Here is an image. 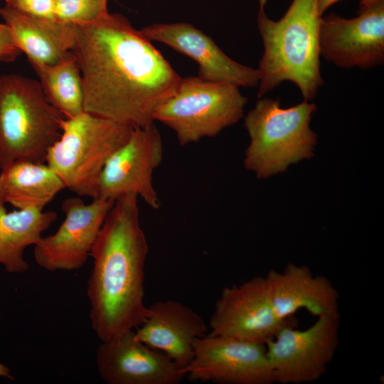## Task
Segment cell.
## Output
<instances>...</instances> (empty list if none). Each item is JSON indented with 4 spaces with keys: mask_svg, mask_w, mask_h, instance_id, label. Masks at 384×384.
I'll use <instances>...</instances> for the list:
<instances>
[{
    "mask_svg": "<svg viewBox=\"0 0 384 384\" xmlns=\"http://www.w3.org/2000/svg\"><path fill=\"white\" fill-rule=\"evenodd\" d=\"M341 0H316L317 7L321 16L332 5Z\"/></svg>",
    "mask_w": 384,
    "mask_h": 384,
    "instance_id": "25",
    "label": "cell"
},
{
    "mask_svg": "<svg viewBox=\"0 0 384 384\" xmlns=\"http://www.w3.org/2000/svg\"><path fill=\"white\" fill-rule=\"evenodd\" d=\"M208 331L203 319L193 310L168 299L149 306L146 321L134 332L140 341L164 353L185 370L193 358L195 340L207 335Z\"/></svg>",
    "mask_w": 384,
    "mask_h": 384,
    "instance_id": "16",
    "label": "cell"
},
{
    "mask_svg": "<svg viewBox=\"0 0 384 384\" xmlns=\"http://www.w3.org/2000/svg\"><path fill=\"white\" fill-rule=\"evenodd\" d=\"M293 316L279 319L273 308L265 277H255L225 287L215 302L210 335H221L265 344Z\"/></svg>",
    "mask_w": 384,
    "mask_h": 384,
    "instance_id": "13",
    "label": "cell"
},
{
    "mask_svg": "<svg viewBox=\"0 0 384 384\" xmlns=\"http://www.w3.org/2000/svg\"><path fill=\"white\" fill-rule=\"evenodd\" d=\"M316 110L309 101L283 108L279 100L262 98L244 118L250 137L244 165L265 178L314 156L316 134L310 127Z\"/></svg>",
    "mask_w": 384,
    "mask_h": 384,
    "instance_id": "5",
    "label": "cell"
},
{
    "mask_svg": "<svg viewBox=\"0 0 384 384\" xmlns=\"http://www.w3.org/2000/svg\"><path fill=\"white\" fill-rule=\"evenodd\" d=\"M265 278L274 310L281 319L293 316L301 309L317 317L339 314L336 289L327 277L314 275L307 266L289 263L283 271L272 270Z\"/></svg>",
    "mask_w": 384,
    "mask_h": 384,
    "instance_id": "17",
    "label": "cell"
},
{
    "mask_svg": "<svg viewBox=\"0 0 384 384\" xmlns=\"http://www.w3.org/2000/svg\"><path fill=\"white\" fill-rule=\"evenodd\" d=\"M267 0H259L257 23L264 51L257 69V97L290 81L304 100H312L324 84L320 68L319 29L322 16L316 0H292L284 16L271 19Z\"/></svg>",
    "mask_w": 384,
    "mask_h": 384,
    "instance_id": "3",
    "label": "cell"
},
{
    "mask_svg": "<svg viewBox=\"0 0 384 384\" xmlns=\"http://www.w3.org/2000/svg\"><path fill=\"white\" fill-rule=\"evenodd\" d=\"M65 117L48 102L39 81L0 75V169L18 161L46 162Z\"/></svg>",
    "mask_w": 384,
    "mask_h": 384,
    "instance_id": "4",
    "label": "cell"
},
{
    "mask_svg": "<svg viewBox=\"0 0 384 384\" xmlns=\"http://www.w3.org/2000/svg\"><path fill=\"white\" fill-rule=\"evenodd\" d=\"M0 377L6 378L10 380H14V378L11 375L10 369L0 362Z\"/></svg>",
    "mask_w": 384,
    "mask_h": 384,
    "instance_id": "26",
    "label": "cell"
},
{
    "mask_svg": "<svg viewBox=\"0 0 384 384\" xmlns=\"http://www.w3.org/2000/svg\"><path fill=\"white\" fill-rule=\"evenodd\" d=\"M320 54L343 68L370 69L384 63V1L359 9L351 18L322 16Z\"/></svg>",
    "mask_w": 384,
    "mask_h": 384,
    "instance_id": "12",
    "label": "cell"
},
{
    "mask_svg": "<svg viewBox=\"0 0 384 384\" xmlns=\"http://www.w3.org/2000/svg\"><path fill=\"white\" fill-rule=\"evenodd\" d=\"M1 170L0 201L18 210H43L66 188L44 162L18 160Z\"/></svg>",
    "mask_w": 384,
    "mask_h": 384,
    "instance_id": "19",
    "label": "cell"
},
{
    "mask_svg": "<svg viewBox=\"0 0 384 384\" xmlns=\"http://www.w3.org/2000/svg\"><path fill=\"white\" fill-rule=\"evenodd\" d=\"M163 155L162 138L154 123L134 128L128 140L107 161L98 181L97 198L115 201L134 193L152 209H159L153 175Z\"/></svg>",
    "mask_w": 384,
    "mask_h": 384,
    "instance_id": "9",
    "label": "cell"
},
{
    "mask_svg": "<svg viewBox=\"0 0 384 384\" xmlns=\"http://www.w3.org/2000/svg\"><path fill=\"white\" fill-rule=\"evenodd\" d=\"M57 218L53 210L7 212L5 203L0 201V265L6 272L22 274L28 271L29 265L23 258L25 249L34 246Z\"/></svg>",
    "mask_w": 384,
    "mask_h": 384,
    "instance_id": "20",
    "label": "cell"
},
{
    "mask_svg": "<svg viewBox=\"0 0 384 384\" xmlns=\"http://www.w3.org/2000/svg\"><path fill=\"white\" fill-rule=\"evenodd\" d=\"M75 25L73 49L80 70L84 111L139 128L181 77L140 31L119 14Z\"/></svg>",
    "mask_w": 384,
    "mask_h": 384,
    "instance_id": "1",
    "label": "cell"
},
{
    "mask_svg": "<svg viewBox=\"0 0 384 384\" xmlns=\"http://www.w3.org/2000/svg\"><path fill=\"white\" fill-rule=\"evenodd\" d=\"M6 6L28 16L55 19V0H5Z\"/></svg>",
    "mask_w": 384,
    "mask_h": 384,
    "instance_id": "23",
    "label": "cell"
},
{
    "mask_svg": "<svg viewBox=\"0 0 384 384\" xmlns=\"http://www.w3.org/2000/svg\"><path fill=\"white\" fill-rule=\"evenodd\" d=\"M133 129L85 111L65 118L61 135L48 149L46 162L70 191L97 198L107 161L128 140Z\"/></svg>",
    "mask_w": 384,
    "mask_h": 384,
    "instance_id": "6",
    "label": "cell"
},
{
    "mask_svg": "<svg viewBox=\"0 0 384 384\" xmlns=\"http://www.w3.org/2000/svg\"><path fill=\"white\" fill-rule=\"evenodd\" d=\"M96 366L108 384H177L186 376L185 370L166 355L140 341L134 330L101 341Z\"/></svg>",
    "mask_w": 384,
    "mask_h": 384,
    "instance_id": "14",
    "label": "cell"
},
{
    "mask_svg": "<svg viewBox=\"0 0 384 384\" xmlns=\"http://www.w3.org/2000/svg\"><path fill=\"white\" fill-rule=\"evenodd\" d=\"M138 198L129 193L114 201L90 252L87 295L91 327L101 341L135 330L148 316L144 279L149 247Z\"/></svg>",
    "mask_w": 384,
    "mask_h": 384,
    "instance_id": "2",
    "label": "cell"
},
{
    "mask_svg": "<svg viewBox=\"0 0 384 384\" xmlns=\"http://www.w3.org/2000/svg\"><path fill=\"white\" fill-rule=\"evenodd\" d=\"M108 0H55V20L80 24L107 14Z\"/></svg>",
    "mask_w": 384,
    "mask_h": 384,
    "instance_id": "22",
    "label": "cell"
},
{
    "mask_svg": "<svg viewBox=\"0 0 384 384\" xmlns=\"http://www.w3.org/2000/svg\"><path fill=\"white\" fill-rule=\"evenodd\" d=\"M22 52L16 45L9 27L0 23V63L14 60Z\"/></svg>",
    "mask_w": 384,
    "mask_h": 384,
    "instance_id": "24",
    "label": "cell"
},
{
    "mask_svg": "<svg viewBox=\"0 0 384 384\" xmlns=\"http://www.w3.org/2000/svg\"><path fill=\"white\" fill-rule=\"evenodd\" d=\"M0 16L9 27L17 47L29 62L54 65L75 46V25L55 19L36 18L0 6Z\"/></svg>",
    "mask_w": 384,
    "mask_h": 384,
    "instance_id": "18",
    "label": "cell"
},
{
    "mask_svg": "<svg viewBox=\"0 0 384 384\" xmlns=\"http://www.w3.org/2000/svg\"><path fill=\"white\" fill-rule=\"evenodd\" d=\"M140 31L149 41L165 44L195 60L198 65V76L204 80L239 87L258 85L257 68L235 61L210 36L188 23H154Z\"/></svg>",
    "mask_w": 384,
    "mask_h": 384,
    "instance_id": "15",
    "label": "cell"
},
{
    "mask_svg": "<svg viewBox=\"0 0 384 384\" xmlns=\"http://www.w3.org/2000/svg\"><path fill=\"white\" fill-rule=\"evenodd\" d=\"M30 63L47 100L65 119L84 112L80 70L73 51L54 65Z\"/></svg>",
    "mask_w": 384,
    "mask_h": 384,
    "instance_id": "21",
    "label": "cell"
},
{
    "mask_svg": "<svg viewBox=\"0 0 384 384\" xmlns=\"http://www.w3.org/2000/svg\"><path fill=\"white\" fill-rule=\"evenodd\" d=\"M191 380L224 384H272L273 373L264 343L210 335L198 338L185 369Z\"/></svg>",
    "mask_w": 384,
    "mask_h": 384,
    "instance_id": "10",
    "label": "cell"
},
{
    "mask_svg": "<svg viewBox=\"0 0 384 384\" xmlns=\"http://www.w3.org/2000/svg\"><path fill=\"white\" fill-rule=\"evenodd\" d=\"M267 1H268L269 0H267Z\"/></svg>",
    "mask_w": 384,
    "mask_h": 384,
    "instance_id": "28",
    "label": "cell"
},
{
    "mask_svg": "<svg viewBox=\"0 0 384 384\" xmlns=\"http://www.w3.org/2000/svg\"><path fill=\"white\" fill-rule=\"evenodd\" d=\"M382 1H384V0H361L359 4V9H363L371 6Z\"/></svg>",
    "mask_w": 384,
    "mask_h": 384,
    "instance_id": "27",
    "label": "cell"
},
{
    "mask_svg": "<svg viewBox=\"0 0 384 384\" xmlns=\"http://www.w3.org/2000/svg\"><path fill=\"white\" fill-rule=\"evenodd\" d=\"M297 319L284 325L265 343L274 383H314L326 373L338 346L339 314L318 317L304 330Z\"/></svg>",
    "mask_w": 384,
    "mask_h": 384,
    "instance_id": "8",
    "label": "cell"
},
{
    "mask_svg": "<svg viewBox=\"0 0 384 384\" xmlns=\"http://www.w3.org/2000/svg\"><path fill=\"white\" fill-rule=\"evenodd\" d=\"M114 203L99 198L88 204L80 197L65 199L61 204L64 220L55 233L42 236L34 245L36 264L50 272L83 267Z\"/></svg>",
    "mask_w": 384,
    "mask_h": 384,
    "instance_id": "11",
    "label": "cell"
},
{
    "mask_svg": "<svg viewBox=\"0 0 384 384\" xmlns=\"http://www.w3.org/2000/svg\"><path fill=\"white\" fill-rule=\"evenodd\" d=\"M239 88L198 76L181 78L176 92L156 110L154 120L172 129L181 146L215 137L243 117L247 99Z\"/></svg>",
    "mask_w": 384,
    "mask_h": 384,
    "instance_id": "7",
    "label": "cell"
}]
</instances>
